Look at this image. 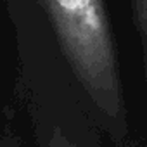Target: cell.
Masks as SVG:
<instances>
[{
  "mask_svg": "<svg viewBox=\"0 0 147 147\" xmlns=\"http://www.w3.org/2000/svg\"><path fill=\"white\" fill-rule=\"evenodd\" d=\"M62 52L90 100L109 119L123 118L116 54L102 0H42Z\"/></svg>",
  "mask_w": 147,
  "mask_h": 147,
  "instance_id": "6da1fadb",
  "label": "cell"
},
{
  "mask_svg": "<svg viewBox=\"0 0 147 147\" xmlns=\"http://www.w3.org/2000/svg\"><path fill=\"white\" fill-rule=\"evenodd\" d=\"M133 11H135V23H137L140 40H142L145 76H147V0H133Z\"/></svg>",
  "mask_w": 147,
  "mask_h": 147,
  "instance_id": "7a4b0ae2",
  "label": "cell"
},
{
  "mask_svg": "<svg viewBox=\"0 0 147 147\" xmlns=\"http://www.w3.org/2000/svg\"><path fill=\"white\" fill-rule=\"evenodd\" d=\"M49 147H73L71 144H69V140L55 128V131L52 133V138H50V144H49Z\"/></svg>",
  "mask_w": 147,
  "mask_h": 147,
  "instance_id": "3957f363",
  "label": "cell"
}]
</instances>
